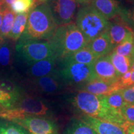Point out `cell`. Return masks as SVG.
<instances>
[{
	"instance_id": "6da1fadb",
	"label": "cell",
	"mask_w": 134,
	"mask_h": 134,
	"mask_svg": "<svg viewBox=\"0 0 134 134\" xmlns=\"http://www.w3.org/2000/svg\"><path fill=\"white\" fill-rule=\"evenodd\" d=\"M72 105L77 110L98 119L115 124L125 130L129 124L119 110L110 107L103 96H98L88 92L79 91L71 99Z\"/></svg>"
},
{
	"instance_id": "7a4b0ae2",
	"label": "cell",
	"mask_w": 134,
	"mask_h": 134,
	"mask_svg": "<svg viewBox=\"0 0 134 134\" xmlns=\"http://www.w3.org/2000/svg\"><path fill=\"white\" fill-rule=\"evenodd\" d=\"M57 28L47 3L38 4L29 13L26 29L19 38V42L43 39L48 41Z\"/></svg>"
},
{
	"instance_id": "3957f363",
	"label": "cell",
	"mask_w": 134,
	"mask_h": 134,
	"mask_svg": "<svg viewBox=\"0 0 134 134\" xmlns=\"http://www.w3.org/2000/svg\"><path fill=\"white\" fill-rule=\"evenodd\" d=\"M53 110L46 100L24 94L16 103L10 106L0 105V119L14 122L26 116L51 118Z\"/></svg>"
},
{
	"instance_id": "277c9868",
	"label": "cell",
	"mask_w": 134,
	"mask_h": 134,
	"mask_svg": "<svg viewBox=\"0 0 134 134\" xmlns=\"http://www.w3.org/2000/svg\"><path fill=\"white\" fill-rule=\"evenodd\" d=\"M48 42L52 47L55 55L60 60L68 57L88 44L86 38L76 24L71 23L57 27Z\"/></svg>"
},
{
	"instance_id": "5b68a950",
	"label": "cell",
	"mask_w": 134,
	"mask_h": 134,
	"mask_svg": "<svg viewBox=\"0 0 134 134\" xmlns=\"http://www.w3.org/2000/svg\"><path fill=\"white\" fill-rule=\"evenodd\" d=\"M110 22L99 13L92 5H86L77 13L76 26L86 38L88 43L104 32Z\"/></svg>"
},
{
	"instance_id": "8992f818",
	"label": "cell",
	"mask_w": 134,
	"mask_h": 134,
	"mask_svg": "<svg viewBox=\"0 0 134 134\" xmlns=\"http://www.w3.org/2000/svg\"><path fill=\"white\" fill-rule=\"evenodd\" d=\"M58 72L65 85L77 87L78 89L96 79L93 65L75 62L68 58L60 60Z\"/></svg>"
},
{
	"instance_id": "52a82bcc",
	"label": "cell",
	"mask_w": 134,
	"mask_h": 134,
	"mask_svg": "<svg viewBox=\"0 0 134 134\" xmlns=\"http://www.w3.org/2000/svg\"><path fill=\"white\" fill-rule=\"evenodd\" d=\"M16 50L18 57L29 63L36 62L55 55L52 47L48 41L18 42Z\"/></svg>"
},
{
	"instance_id": "ba28073f",
	"label": "cell",
	"mask_w": 134,
	"mask_h": 134,
	"mask_svg": "<svg viewBox=\"0 0 134 134\" xmlns=\"http://www.w3.org/2000/svg\"><path fill=\"white\" fill-rule=\"evenodd\" d=\"M13 122L24 128L29 134H59L58 125L49 117L26 116Z\"/></svg>"
},
{
	"instance_id": "9c48e42d",
	"label": "cell",
	"mask_w": 134,
	"mask_h": 134,
	"mask_svg": "<svg viewBox=\"0 0 134 134\" xmlns=\"http://www.w3.org/2000/svg\"><path fill=\"white\" fill-rule=\"evenodd\" d=\"M47 3L57 27L70 24L78 7L74 0H48Z\"/></svg>"
},
{
	"instance_id": "30bf717a",
	"label": "cell",
	"mask_w": 134,
	"mask_h": 134,
	"mask_svg": "<svg viewBox=\"0 0 134 134\" xmlns=\"http://www.w3.org/2000/svg\"><path fill=\"white\" fill-rule=\"evenodd\" d=\"M31 84L36 91L47 94H52L61 92L65 85L58 74V70L53 74L33 78Z\"/></svg>"
},
{
	"instance_id": "8fae6325",
	"label": "cell",
	"mask_w": 134,
	"mask_h": 134,
	"mask_svg": "<svg viewBox=\"0 0 134 134\" xmlns=\"http://www.w3.org/2000/svg\"><path fill=\"white\" fill-rule=\"evenodd\" d=\"M24 94L23 89L15 83L6 80L0 79V105H12Z\"/></svg>"
},
{
	"instance_id": "7c38bea8",
	"label": "cell",
	"mask_w": 134,
	"mask_h": 134,
	"mask_svg": "<svg viewBox=\"0 0 134 134\" xmlns=\"http://www.w3.org/2000/svg\"><path fill=\"white\" fill-rule=\"evenodd\" d=\"M93 68L96 79L111 82L118 81L119 76L110 62L109 55L98 58L93 63Z\"/></svg>"
},
{
	"instance_id": "4fadbf2b",
	"label": "cell",
	"mask_w": 134,
	"mask_h": 134,
	"mask_svg": "<svg viewBox=\"0 0 134 134\" xmlns=\"http://www.w3.org/2000/svg\"><path fill=\"white\" fill-rule=\"evenodd\" d=\"M58 58L55 55L40 61L29 63L27 73L33 78L47 76L56 73Z\"/></svg>"
},
{
	"instance_id": "5bb4252c",
	"label": "cell",
	"mask_w": 134,
	"mask_h": 134,
	"mask_svg": "<svg viewBox=\"0 0 134 134\" xmlns=\"http://www.w3.org/2000/svg\"><path fill=\"white\" fill-rule=\"evenodd\" d=\"M79 119L93 129L98 134H127L121 127L111 122L86 115H81Z\"/></svg>"
},
{
	"instance_id": "9a60e30c",
	"label": "cell",
	"mask_w": 134,
	"mask_h": 134,
	"mask_svg": "<svg viewBox=\"0 0 134 134\" xmlns=\"http://www.w3.org/2000/svg\"><path fill=\"white\" fill-rule=\"evenodd\" d=\"M120 90L121 88L118 81L111 82L96 79L81 87L79 91H86L98 96H105Z\"/></svg>"
},
{
	"instance_id": "2e32d148",
	"label": "cell",
	"mask_w": 134,
	"mask_h": 134,
	"mask_svg": "<svg viewBox=\"0 0 134 134\" xmlns=\"http://www.w3.org/2000/svg\"><path fill=\"white\" fill-rule=\"evenodd\" d=\"M86 47L98 58L109 55L115 47L106 32L92 40Z\"/></svg>"
},
{
	"instance_id": "e0dca14e",
	"label": "cell",
	"mask_w": 134,
	"mask_h": 134,
	"mask_svg": "<svg viewBox=\"0 0 134 134\" xmlns=\"http://www.w3.org/2000/svg\"><path fill=\"white\" fill-rule=\"evenodd\" d=\"M110 42L115 47L133 36V32L129 26L122 23H110L106 31Z\"/></svg>"
},
{
	"instance_id": "ac0fdd59",
	"label": "cell",
	"mask_w": 134,
	"mask_h": 134,
	"mask_svg": "<svg viewBox=\"0 0 134 134\" xmlns=\"http://www.w3.org/2000/svg\"><path fill=\"white\" fill-rule=\"evenodd\" d=\"M91 5L108 20L117 16L120 10L115 0H91Z\"/></svg>"
},
{
	"instance_id": "d6986e66",
	"label": "cell",
	"mask_w": 134,
	"mask_h": 134,
	"mask_svg": "<svg viewBox=\"0 0 134 134\" xmlns=\"http://www.w3.org/2000/svg\"><path fill=\"white\" fill-rule=\"evenodd\" d=\"M15 13L11 8L3 6V16L0 30V43L8 37L15 19Z\"/></svg>"
},
{
	"instance_id": "ffe728a7",
	"label": "cell",
	"mask_w": 134,
	"mask_h": 134,
	"mask_svg": "<svg viewBox=\"0 0 134 134\" xmlns=\"http://www.w3.org/2000/svg\"><path fill=\"white\" fill-rule=\"evenodd\" d=\"M109 57L119 77L129 71L131 68L132 60L129 57L118 55L113 51L109 55Z\"/></svg>"
},
{
	"instance_id": "44dd1931",
	"label": "cell",
	"mask_w": 134,
	"mask_h": 134,
	"mask_svg": "<svg viewBox=\"0 0 134 134\" xmlns=\"http://www.w3.org/2000/svg\"><path fill=\"white\" fill-rule=\"evenodd\" d=\"M29 13L17 14L13 23V25L8 38L13 41H17L21 37L26 29Z\"/></svg>"
},
{
	"instance_id": "7402d4cb",
	"label": "cell",
	"mask_w": 134,
	"mask_h": 134,
	"mask_svg": "<svg viewBox=\"0 0 134 134\" xmlns=\"http://www.w3.org/2000/svg\"><path fill=\"white\" fill-rule=\"evenodd\" d=\"M66 58H70L75 62L88 65H93L99 58L86 46Z\"/></svg>"
},
{
	"instance_id": "603a6c76",
	"label": "cell",
	"mask_w": 134,
	"mask_h": 134,
	"mask_svg": "<svg viewBox=\"0 0 134 134\" xmlns=\"http://www.w3.org/2000/svg\"><path fill=\"white\" fill-rule=\"evenodd\" d=\"M64 134H98L93 129L78 119H74L67 126Z\"/></svg>"
},
{
	"instance_id": "cb8c5ba5",
	"label": "cell",
	"mask_w": 134,
	"mask_h": 134,
	"mask_svg": "<svg viewBox=\"0 0 134 134\" xmlns=\"http://www.w3.org/2000/svg\"><path fill=\"white\" fill-rule=\"evenodd\" d=\"M13 49L7 38L0 43V66L6 67L11 63Z\"/></svg>"
},
{
	"instance_id": "d4e9b609",
	"label": "cell",
	"mask_w": 134,
	"mask_h": 134,
	"mask_svg": "<svg viewBox=\"0 0 134 134\" xmlns=\"http://www.w3.org/2000/svg\"><path fill=\"white\" fill-rule=\"evenodd\" d=\"M0 134H29L21 125L11 121L0 120Z\"/></svg>"
},
{
	"instance_id": "484cf974",
	"label": "cell",
	"mask_w": 134,
	"mask_h": 134,
	"mask_svg": "<svg viewBox=\"0 0 134 134\" xmlns=\"http://www.w3.org/2000/svg\"><path fill=\"white\" fill-rule=\"evenodd\" d=\"M103 97L105 101L110 107L119 111L120 109L127 104L124 99L119 90L113 92L109 94L105 95Z\"/></svg>"
},
{
	"instance_id": "4316f807",
	"label": "cell",
	"mask_w": 134,
	"mask_h": 134,
	"mask_svg": "<svg viewBox=\"0 0 134 134\" xmlns=\"http://www.w3.org/2000/svg\"><path fill=\"white\" fill-rule=\"evenodd\" d=\"M35 4L36 0H16L11 4V9L17 14L29 13Z\"/></svg>"
},
{
	"instance_id": "83f0119b",
	"label": "cell",
	"mask_w": 134,
	"mask_h": 134,
	"mask_svg": "<svg viewBox=\"0 0 134 134\" xmlns=\"http://www.w3.org/2000/svg\"><path fill=\"white\" fill-rule=\"evenodd\" d=\"M113 52L117 54L122 56L129 57L131 58L134 52V43L133 40V36L130 37L123 42L117 45L114 48Z\"/></svg>"
},
{
	"instance_id": "f1b7e54d",
	"label": "cell",
	"mask_w": 134,
	"mask_h": 134,
	"mask_svg": "<svg viewBox=\"0 0 134 134\" xmlns=\"http://www.w3.org/2000/svg\"><path fill=\"white\" fill-rule=\"evenodd\" d=\"M120 112L129 125L134 124V104H126L120 109Z\"/></svg>"
},
{
	"instance_id": "f546056e",
	"label": "cell",
	"mask_w": 134,
	"mask_h": 134,
	"mask_svg": "<svg viewBox=\"0 0 134 134\" xmlns=\"http://www.w3.org/2000/svg\"><path fill=\"white\" fill-rule=\"evenodd\" d=\"M125 24H129L134 28V9L128 11L120 8V12L117 15Z\"/></svg>"
},
{
	"instance_id": "4dcf8cb0",
	"label": "cell",
	"mask_w": 134,
	"mask_h": 134,
	"mask_svg": "<svg viewBox=\"0 0 134 134\" xmlns=\"http://www.w3.org/2000/svg\"><path fill=\"white\" fill-rule=\"evenodd\" d=\"M127 104H134V85L119 90Z\"/></svg>"
},
{
	"instance_id": "1f68e13d",
	"label": "cell",
	"mask_w": 134,
	"mask_h": 134,
	"mask_svg": "<svg viewBox=\"0 0 134 134\" xmlns=\"http://www.w3.org/2000/svg\"><path fill=\"white\" fill-rule=\"evenodd\" d=\"M127 134H134V124L128 125L125 129Z\"/></svg>"
},
{
	"instance_id": "d6a6232c",
	"label": "cell",
	"mask_w": 134,
	"mask_h": 134,
	"mask_svg": "<svg viewBox=\"0 0 134 134\" xmlns=\"http://www.w3.org/2000/svg\"><path fill=\"white\" fill-rule=\"evenodd\" d=\"M15 1H16V0H4L3 6H4V7L11 8V4H12Z\"/></svg>"
},
{
	"instance_id": "836d02e7",
	"label": "cell",
	"mask_w": 134,
	"mask_h": 134,
	"mask_svg": "<svg viewBox=\"0 0 134 134\" xmlns=\"http://www.w3.org/2000/svg\"><path fill=\"white\" fill-rule=\"evenodd\" d=\"M134 85V70L133 71H132L131 75H130V78L129 79V81L128 86H131V85Z\"/></svg>"
},
{
	"instance_id": "e575fe53",
	"label": "cell",
	"mask_w": 134,
	"mask_h": 134,
	"mask_svg": "<svg viewBox=\"0 0 134 134\" xmlns=\"http://www.w3.org/2000/svg\"><path fill=\"white\" fill-rule=\"evenodd\" d=\"M3 16V5H0V30H1V22H2Z\"/></svg>"
},
{
	"instance_id": "d590c367",
	"label": "cell",
	"mask_w": 134,
	"mask_h": 134,
	"mask_svg": "<svg viewBox=\"0 0 134 134\" xmlns=\"http://www.w3.org/2000/svg\"><path fill=\"white\" fill-rule=\"evenodd\" d=\"M76 3H81V4H86L88 3L90 0H74Z\"/></svg>"
},
{
	"instance_id": "8d00e7d4",
	"label": "cell",
	"mask_w": 134,
	"mask_h": 134,
	"mask_svg": "<svg viewBox=\"0 0 134 134\" xmlns=\"http://www.w3.org/2000/svg\"><path fill=\"white\" fill-rule=\"evenodd\" d=\"M48 0H36V3H38V4H43V3H47Z\"/></svg>"
},
{
	"instance_id": "74e56055",
	"label": "cell",
	"mask_w": 134,
	"mask_h": 134,
	"mask_svg": "<svg viewBox=\"0 0 134 134\" xmlns=\"http://www.w3.org/2000/svg\"><path fill=\"white\" fill-rule=\"evenodd\" d=\"M130 70H132V71H133V70H134V62L132 63L131 68H130Z\"/></svg>"
},
{
	"instance_id": "f35d334b",
	"label": "cell",
	"mask_w": 134,
	"mask_h": 134,
	"mask_svg": "<svg viewBox=\"0 0 134 134\" xmlns=\"http://www.w3.org/2000/svg\"><path fill=\"white\" fill-rule=\"evenodd\" d=\"M3 2H4V0H0V5H3Z\"/></svg>"
},
{
	"instance_id": "ab89813d",
	"label": "cell",
	"mask_w": 134,
	"mask_h": 134,
	"mask_svg": "<svg viewBox=\"0 0 134 134\" xmlns=\"http://www.w3.org/2000/svg\"><path fill=\"white\" fill-rule=\"evenodd\" d=\"M133 1H134V0H133Z\"/></svg>"
}]
</instances>
